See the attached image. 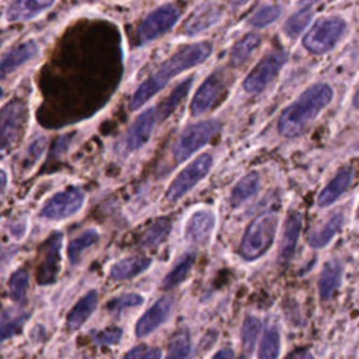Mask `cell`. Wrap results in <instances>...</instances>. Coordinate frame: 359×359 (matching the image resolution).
Returning a JSON list of instances; mask_svg holds the SVG:
<instances>
[{
    "label": "cell",
    "instance_id": "7bdbcfd3",
    "mask_svg": "<svg viewBox=\"0 0 359 359\" xmlns=\"http://www.w3.org/2000/svg\"><path fill=\"white\" fill-rule=\"evenodd\" d=\"M6 187H7V174H6V171L0 170V194L4 192Z\"/></svg>",
    "mask_w": 359,
    "mask_h": 359
},
{
    "label": "cell",
    "instance_id": "1f68e13d",
    "mask_svg": "<svg viewBox=\"0 0 359 359\" xmlns=\"http://www.w3.org/2000/svg\"><path fill=\"white\" fill-rule=\"evenodd\" d=\"M311 17H313L311 6H304L299 11L293 13L285 22V28H283L285 34L289 38H297L304 31V28L309 25Z\"/></svg>",
    "mask_w": 359,
    "mask_h": 359
},
{
    "label": "cell",
    "instance_id": "ac0fdd59",
    "mask_svg": "<svg viewBox=\"0 0 359 359\" xmlns=\"http://www.w3.org/2000/svg\"><path fill=\"white\" fill-rule=\"evenodd\" d=\"M55 0H13L7 7L8 21H29L49 8Z\"/></svg>",
    "mask_w": 359,
    "mask_h": 359
},
{
    "label": "cell",
    "instance_id": "cb8c5ba5",
    "mask_svg": "<svg viewBox=\"0 0 359 359\" xmlns=\"http://www.w3.org/2000/svg\"><path fill=\"white\" fill-rule=\"evenodd\" d=\"M151 264L150 258H144V257H130V258H125L121 259L118 262H115L111 266V278L114 280H126L130 279L142 272H144Z\"/></svg>",
    "mask_w": 359,
    "mask_h": 359
},
{
    "label": "cell",
    "instance_id": "ba28073f",
    "mask_svg": "<svg viewBox=\"0 0 359 359\" xmlns=\"http://www.w3.org/2000/svg\"><path fill=\"white\" fill-rule=\"evenodd\" d=\"M287 55L282 50H275L261 59L255 67L244 79L243 87L250 94H258L266 88L271 81L278 76L282 66L285 65Z\"/></svg>",
    "mask_w": 359,
    "mask_h": 359
},
{
    "label": "cell",
    "instance_id": "74e56055",
    "mask_svg": "<svg viewBox=\"0 0 359 359\" xmlns=\"http://www.w3.org/2000/svg\"><path fill=\"white\" fill-rule=\"evenodd\" d=\"M279 14H280V8L278 6H264L251 15L248 22L255 28L266 27L272 24L279 17Z\"/></svg>",
    "mask_w": 359,
    "mask_h": 359
},
{
    "label": "cell",
    "instance_id": "5b68a950",
    "mask_svg": "<svg viewBox=\"0 0 359 359\" xmlns=\"http://www.w3.org/2000/svg\"><path fill=\"white\" fill-rule=\"evenodd\" d=\"M346 29V22L341 17H323L309 29L303 38V46L314 53L323 55L331 50Z\"/></svg>",
    "mask_w": 359,
    "mask_h": 359
},
{
    "label": "cell",
    "instance_id": "ee69618b",
    "mask_svg": "<svg viewBox=\"0 0 359 359\" xmlns=\"http://www.w3.org/2000/svg\"><path fill=\"white\" fill-rule=\"evenodd\" d=\"M352 104H353V107H355L356 109H359V88L356 90V93H355V95H353Z\"/></svg>",
    "mask_w": 359,
    "mask_h": 359
},
{
    "label": "cell",
    "instance_id": "d590c367",
    "mask_svg": "<svg viewBox=\"0 0 359 359\" xmlns=\"http://www.w3.org/2000/svg\"><path fill=\"white\" fill-rule=\"evenodd\" d=\"M191 353V338L187 330H180L172 335L167 358H187Z\"/></svg>",
    "mask_w": 359,
    "mask_h": 359
},
{
    "label": "cell",
    "instance_id": "b9f144b4",
    "mask_svg": "<svg viewBox=\"0 0 359 359\" xmlns=\"http://www.w3.org/2000/svg\"><path fill=\"white\" fill-rule=\"evenodd\" d=\"M233 355H234V353H233L231 349L223 348L222 351H217V352L213 355V358H231Z\"/></svg>",
    "mask_w": 359,
    "mask_h": 359
},
{
    "label": "cell",
    "instance_id": "30bf717a",
    "mask_svg": "<svg viewBox=\"0 0 359 359\" xmlns=\"http://www.w3.org/2000/svg\"><path fill=\"white\" fill-rule=\"evenodd\" d=\"M180 10L174 4H164L153 10L139 25L137 39L140 43L150 42L168 29L178 21Z\"/></svg>",
    "mask_w": 359,
    "mask_h": 359
},
{
    "label": "cell",
    "instance_id": "e0dca14e",
    "mask_svg": "<svg viewBox=\"0 0 359 359\" xmlns=\"http://www.w3.org/2000/svg\"><path fill=\"white\" fill-rule=\"evenodd\" d=\"M302 215L299 212H292L286 222H285V227H283V234L279 243V252H278V261L280 264H287L292 257L294 255V250H296V244L299 240V234L302 230Z\"/></svg>",
    "mask_w": 359,
    "mask_h": 359
},
{
    "label": "cell",
    "instance_id": "f35d334b",
    "mask_svg": "<svg viewBox=\"0 0 359 359\" xmlns=\"http://www.w3.org/2000/svg\"><path fill=\"white\" fill-rule=\"evenodd\" d=\"M143 296L137 294V293H126V294H122L119 297H115L112 299L109 303H108V309L114 313H121L123 309H128V307H135V306H139L143 303Z\"/></svg>",
    "mask_w": 359,
    "mask_h": 359
},
{
    "label": "cell",
    "instance_id": "52a82bcc",
    "mask_svg": "<svg viewBox=\"0 0 359 359\" xmlns=\"http://www.w3.org/2000/svg\"><path fill=\"white\" fill-rule=\"evenodd\" d=\"M28 109L25 102L14 100L0 109V153L14 147L22 137Z\"/></svg>",
    "mask_w": 359,
    "mask_h": 359
},
{
    "label": "cell",
    "instance_id": "4316f807",
    "mask_svg": "<svg viewBox=\"0 0 359 359\" xmlns=\"http://www.w3.org/2000/svg\"><path fill=\"white\" fill-rule=\"evenodd\" d=\"M261 42V36L255 32H248L243 38H240L230 50V63L231 66H238L244 63L250 55L258 48Z\"/></svg>",
    "mask_w": 359,
    "mask_h": 359
},
{
    "label": "cell",
    "instance_id": "f6af8a7d",
    "mask_svg": "<svg viewBox=\"0 0 359 359\" xmlns=\"http://www.w3.org/2000/svg\"><path fill=\"white\" fill-rule=\"evenodd\" d=\"M250 0H231V3L234 4V6H243V4H245V3H248Z\"/></svg>",
    "mask_w": 359,
    "mask_h": 359
},
{
    "label": "cell",
    "instance_id": "7a4b0ae2",
    "mask_svg": "<svg viewBox=\"0 0 359 359\" xmlns=\"http://www.w3.org/2000/svg\"><path fill=\"white\" fill-rule=\"evenodd\" d=\"M334 91L327 83H316L307 87L278 119V132L285 137H296L318 116L331 102Z\"/></svg>",
    "mask_w": 359,
    "mask_h": 359
},
{
    "label": "cell",
    "instance_id": "60d3db41",
    "mask_svg": "<svg viewBox=\"0 0 359 359\" xmlns=\"http://www.w3.org/2000/svg\"><path fill=\"white\" fill-rule=\"evenodd\" d=\"M122 337V331L119 328H108L100 332H95L93 338L100 345H114L116 344Z\"/></svg>",
    "mask_w": 359,
    "mask_h": 359
},
{
    "label": "cell",
    "instance_id": "8d00e7d4",
    "mask_svg": "<svg viewBox=\"0 0 359 359\" xmlns=\"http://www.w3.org/2000/svg\"><path fill=\"white\" fill-rule=\"evenodd\" d=\"M28 272L25 269L15 271L8 280V289H10V297L14 302H21L25 297L27 289H28Z\"/></svg>",
    "mask_w": 359,
    "mask_h": 359
},
{
    "label": "cell",
    "instance_id": "5bb4252c",
    "mask_svg": "<svg viewBox=\"0 0 359 359\" xmlns=\"http://www.w3.org/2000/svg\"><path fill=\"white\" fill-rule=\"evenodd\" d=\"M156 121H157L156 108H147L146 111H143L136 116V119L128 129L123 140V147L128 153L139 150L147 143Z\"/></svg>",
    "mask_w": 359,
    "mask_h": 359
},
{
    "label": "cell",
    "instance_id": "ffe728a7",
    "mask_svg": "<svg viewBox=\"0 0 359 359\" xmlns=\"http://www.w3.org/2000/svg\"><path fill=\"white\" fill-rule=\"evenodd\" d=\"M351 181H352V171L349 168L339 170L318 194L317 205L320 208H327L331 203H334L348 189Z\"/></svg>",
    "mask_w": 359,
    "mask_h": 359
},
{
    "label": "cell",
    "instance_id": "7dc6e473",
    "mask_svg": "<svg viewBox=\"0 0 359 359\" xmlns=\"http://www.w3.org/2000/svg\"><path fill=\"white\" fill-rule=\"evenodd\" d=\"M1 95H3V90H1V87H0V98H1Z\"/></svg>",
    "mask_w": 359,
    "mask_h": 359
},
{
    "label": "cell",
    "instance_id": "6da1fadb",
    "mask_svg": "<svg viewBox=\"0 0 359 359\" xmlns=\"http://www.w3.org/2000/svg\"><path fill=\"white\" fill-rule=\"evenodd\" d=\"M210 53H212V45L206 41L189 43L178 49L174 55H171L167 60H164L163 65L136 88V91L133 93L129 101V108L132 111L139 109L153 95H156L160 90H163L172 77L203 63L210 56Z\"/></svg>",
    "mask_w": 359,
    "mask_h": 359
},
{
    "label": "cell",
    "instance_id": "f546056e",
    "mask_svg": "<svg viewBox=\"0 0 359 359\" xmlns=\"http://www.w3.org/2000/svg\"><path fill=\"white\" fill-rule=\"evenodd\" d=\"M98 231L94 229H88L86 231H83L79 237L73 238L69 245H67V258L70 261V264L76 265L80 259V255L83 254L84 250H87L88 247H91L93 244H95L98 241Z\"/></svg>",
    "mask_w": 359,
    "mask_h": 359
},
{
    "label": "cell",
    "instance_id": "ab89813d",
    "mask_svg": "<svg viewBox=\"0 0 359 359\" xmlns=\"http://www.w3.org/2000/svg\"><path fill=\"white\" fill-rule=\"evenodd\" d=\"M163 353L158 348H151L146 345H139L132 348L129 352H126V358H133V359H156L160 358Z\"/></svg>",
    "mask_w": 359,
    "mask_h": 359
},
{
    "label": "cell",
    "instance_id": "d6a6232c",
    "mask_svg": "<svg viewBox=\"0 0 359 359\" xmlns=\"http://www.w3.org/2000/svg\"><path fill=\"white\" fill-rule=\"evenodd\" d=\"M279 351H280L279 331L275 325H269L265 330L264 337L261 339V345H259V349H258V358L273 359V358L279 356Z\"/></svg>",
    "mask_w": 359,
    "mask_h": 359
},
{
    "label": "cell",
    "instance_id": "83f0119b",
    "mask_svg": "<svg viewBox=\"0 0 359 359\" xmlns=\"http://www.w3.org/2000/svg\"><path fill=\"white\" fill-rule=\"evenodd\" d=\"M28 314L22 310L17 309H7L0 314V344L15 335L24 321L27 320Z\"/></svg>",
    "mask_w": 359,
    "mask_h": 359
},
{
    "label": "cell",
    "instance_id": "44dd1931",
    "mask_svg": "<svg viewBox=\"0 0 359 359\" xmlns=\"http://www.w3.org/2000/svg\"><path fill=\"white\" fill-rule=\"evenodd\" d=\"M342 279V266L339 261L330 259L324 264L318 276V294L321 300H330L339 287Z\"/></svg>",
    "mask_w": 359,
    "mask_h": 359
},
{
    "label": "cell",
    "instance_id": "277c9868",
    "mask_svg": "<svg viewBox=\"0 0 359 359\" xmlns=\"http://www.w3.org/2000/svg\"><path fill=\"white\" fill-rule=\"evenodd\" d=\"M222 128L216 119H206L188 125L177 137L172 146V156L177 164L189 158L196 150L205 146Z\"/></svg>",
    "mask_w": 359,
    "mask_h": 359
},
{
    "label": "cell",
    "instance_id": "7c38bea8",
    "mask_svg": "<svg viewBox=\"0 0 359 359\" xmlns=\"http://www.w3.org/2000/svg\"><path fill=\"white\" fill-rule=\"evenodd\" d=\"M63 236L56 231L52 233L48 240L42 244V262L38 272V282L48 285L55 282L60 268V251H62Z\"/></svg>",
    "mask_w": 359,
    "mask_h": 359
},
{
    "label": "cell",
    "instance_id": "9a60e30c",
    "mask_svg": "<svg viewBox=\"0 0 359 359\" xmlns=\"http://www.w3.org/2000/svg\"><path fill=\"white\" fill-rule=\"evenodd\" d=\"M171 309H172V297H170V296L160 297L137 320L136 327H135L136 337H146L150 332H153L154 330H157L168 318Z\"/></svg>",
    "mask_w": 359,
    "mask_h": 359
},
{
    "label": "cell",
    "instance_id": "8fae6325",
    "mask_svg": "<svg viewBox=\"0 0 359 359\" xmlns=\"http://www.w3.org/2000/svg\"><path fill=\"white\" fill-rule=\"evenodd\" d=\"M224 90V77L222 72H213L205 79V81L196 90L189 109L192 115H202L208 112L216 102L222 91Z\"/></svg>",
    "mask_w": 359,
    "mask_h": 359
},
{
    "label": "cell",
    "instance_id": "7402d4cb",
    "mask_svg": "<svg viewBox=\"0 0 359 359\" xmlns=\"http://www.w3.org/2000/svg\"><path fill=\"white\" fill-rule=\"evenodd\" d=\"M342 223H344V215L341 212L334 213L309 236L307 243L313 248H324L341 230Z\"/></svg>",
    "mask_w": 359,
    "mask_h": 359
},
{
    "label": "cell",
    "instance_id": "2e32d148",
    "mask_svg": "<svg viewBox=\"0 0 359 359\" xmlns=\"http://www.w3.org/2000/svg\"><path fill=\"white\" fill-rule=\"evenodd\" d=\"M222 8L216 4H203L199 8H196L185 21L182 31L184 34L192 36L196 34H201L215 25L220 17H222Z\"/></svg>",
    "mask_w": 359,
    "mask_h": 359
},
{
    "label": "cell",
    "instance_id": "4dcf8cb0",
    "mask_svg": "<svg viewBox=\"0 0 359 359\" xmlns=\"http://www.w3.org/2000/svg\"><path fill=\"white\" fill-rule=\"evenodd\" d=\"M259 332H261V320L255 316H245L241 325V345L245 355L252 353Z\"/></svg>",
    "mask_w": 359,
    "mask_h": 359
},
{
    "label": "cell",
    "instance_id": "d6986e66",
    "mask_svg": "<svg viewBox=\"0 0 359 359\" xmlns=\"http://www.w3.org/2000/svg\"><path fill=\"white\" fill-rule=\"evenodd\" d=\"M36 52H38V46L34 41H27L13 48L0 60V79L7 77L17 67L27 63L29 59H32L36 55Z\"/></svg>",
    "mask_w": 359,
    "mask_h": 359
},
{
    "label": "cell",
    "instance_id": "bcb514c9",
    "mask_svg": "<svg viewBox=\"0 0 359 359\" xmlns=\"http://www.w3.org/2000/svg\"><path fill=\"white\" fill-rule=\"evenodd\" d=\"M316 1H318V0H300V3L304 4V6H311V4L316 3Z\"/></svg>",
    "mask_w": 359,
    "mask_h": 359
},
{
    "label": "cell",
    "instance_id": "e575fe53",
    "mask_svg": "<svg viewBox=\"0 0 359 359\" xmlns=\"http://www.w3.org/2000/svg\"><path fill=\"white\" fill-rule=\"evenodd\" d=\"M45 147H46V139H45V137H38V139H35V140L28 146V149L25 150V153L22 154V158H21V163H20V170H21L22 172L29 171V170L38 163V160L41 158V156L43 154Z\"/></svg>",
    "mask_w": 359,
    "mask_h": 359
},
{
    "label": "cell",
    "instance_id": "8992f818",
    "mask_svg": "<svg viewBox=\"0 0 359 359\" xmlns=\"http://www.w3.org/2000/svg\"><path fill=\"white\" fill-rule=\"evenodd\" d=\"M213 165V157L209 153H203L194 158L178 175L172 180L165 192V201L170 203L178 202L187 195L196 184H199L210 171Z\"/></svg>",
    "mask_w": 359,
    "mask_h": 359
},
{
    "label": "cell",
    "instance_id": "9c48e42d",
    "mask_svg": "<svg viewBox=\"0 0 359 359\" xmlns=\"http://www.w3.org/2000/svg\"><path fill=\"white\" fill-rule=\"evenodd\" d=\"M84 192L80 188H67L55 194L41 209L39 217L63 220L77 213L84 203Z\"/></svg>",
    "mask_w": 359,
    "mask_h": 359
},
{
    "label": "cell",
    "instance_id": "d4e9b609",
    "mask_svg": "<svg viewBox=\"0 0 359 359\" xmlns=\"http://www.w3.org/2000/svg\"><path fill=\"white\" fill-rule=\"evenodd\" d=\"M258 188H259V175H258V172L252 171V172L245 174L233 187V189L230 192V198H229L230 205L233 208H237V206L243 205L245 201H248L252 195L257 194Z\"/></svg>",
    "mask_w": 359,
    "mask_h": 359
},
{
    "label": "cell",
    "instance_id": "603a6c76",
    "mask_svg": "<svg viewBox=\"0 0 359 359\" xmlns=\"http://www.w3.org/2000/svg\"><path fill=\"white\" fill-rule=\"evenodd\" d=\"M97 303H98L97 292L91 290L87 294H84L67 314L66 324L69 330H79L87 321V318L93 314V311L97 307Z\"/></svg>",
    "mask_w": 359,
    "mask_h": 359
},
{
    "label": "cell",
    "instance_id": "836d02e7",
    "mask_svg": "<svg viewBox=\"0 0 359 359\" xmlns=\"http://www.w3.org/2000/svg\"><path fill=\"white\" fill-rule=\"evenodd\" d=\"M171 223L168 219H158L153 222L142 236V245L156 247L170 233Z\"/></svg>",
    "mask_w": 359,
    "mask_h": 359
},
{
    "label": "cell",
    "instance_id": "f1b7e54d",
    "mask_svg": "<svg viewBox=\"0 0 359 359\" xmlns=\"http://www.w3.org/2000/svg\"><path fill=\"white\" fill-rule=\"evenodd\" d=\"M194 254H185L180 258V261L172 266V269L164 276L163 279V287L164 289H171L180 283H182L187 276L191 272V268L194 265Z\"/></svg>",
    "mask_w": 359,
    "mask_h": 359
},
{
    "label": "cell",
    "instance_id": "484cf974",
    "mask_svg": "<svg viewBox=\"0 0 359 359\" xmlns=\"http://www.w3.org/2000/svg\"><path fill=\"white\" fill-rule=\"evenodd\" d=\"M191 86H192V77H188V79H185L184 81H181V83L168 94V97L156 108V115H157V119H158V121L167 119V118L174 112V109L181 104L182 98L188 94Z\"/></svg>",
    "mask_w": 359,
    "mask_h": 359
},
{
    "label": "cell",
    "instance_id": "4fadbf2b",
    "mask_svg": "<svg viewBox=\"0 0 359 359\" xmlns=\"http://www.w3.org/2000/svg\"><path fill=\"white\" fill-rule=\"evenodd\" d=\"M216 217L212 210L199 209L195 210L185 223L184 238L195 245H205L213 233Z\"/></svg>",
    "mask_w": 359,
    "mask_h": 359
},
{
    "label": "cell",
    "instance_id": "3957f363",
    "mask_svg": "<svg viewBox=\"0 0 359 359\" xmlns=\"http://www.w3.org/2000/svg\"><path fill=\"white\" fill-rule=\"evenodd\" d=\"M278 213L264 212L259 213L247 227L240 243L238 252L245 261L258 259L272 245L278 229Z\"/></svg>",
    "mask_w": 359,
    "mask_h": 359
}]
</instances>
